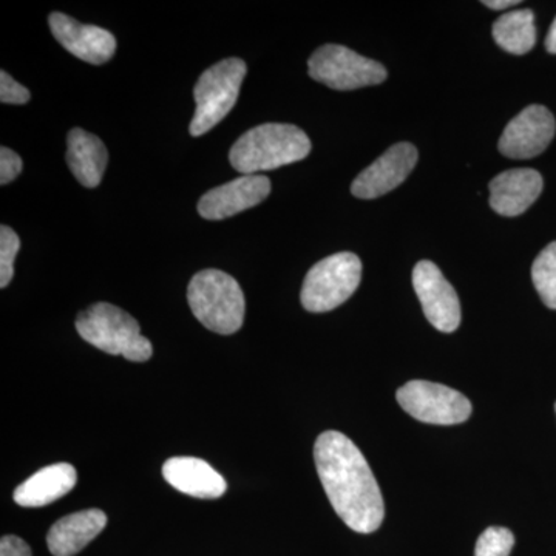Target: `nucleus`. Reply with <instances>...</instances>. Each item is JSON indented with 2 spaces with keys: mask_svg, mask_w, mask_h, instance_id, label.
<instances>
[{
  "mask_svg": "<svg viewBox=\"0 0 556 556\" xmlns=\"http://www.w3.org/2000/svg\"><path fill=\"white\" fill-rule=\"evenodd\" d=\"M318 478L339 518L357 533H372L386 517L382 493L357 445L339 431H325L314 445Z\"/></svg>",
  "mask_w": 556,
  "mask_h": 556,
  "instance_id": "f257e3e1",
  "label": "nucleus"
},
{
  "mask_svg": "<svg viewBox=\"0 0 556 556\" xmlns=\"http://www.w3.org/2000/svg\"><path fill=\"white\" fill-rule=\"evenodd\" d=\"M309 152L305 131L292 124L269 123L241 135L230 149L229 161L241 175H257L305 160Z\"/></svg>",
  "mask_w": 556,
  "mask_h": 556,
  "instance_id": "f03ea898",
  "label": "nucleus"
},
{
  "mask_svg": "<svg viewBox=\"0 0 556 556\" xmlns=\"http://www.w3.org/2000/svg\"><path fill=\"white\" fill-rule=\"evenodd\" d=\"M188 300L193 316L208 331L229 336L243 327L244 294L239 281L218 269H204L190 280Z\"/></svg>",
  "mask_w": 556,
  "mask_h": 556,
  "instance_id": "7ed1b4c3",
  "label": "nucleus"
},
{
  "mask_svg": "<svg viewBox=\"0 0 556 556\" xmlns=\"http://www.w3.org/2000/svg\"><path fill=\"white\" fill-rule=\"evenodd\" d=\"M76 331L90 345L130 362H148L153 346L126 311L110 303H94L76 318Z\"/></svg>",
  "mask_w": 556,
  "mask_h": 556,
  "instance_id": "20e7f679",
  "label": "nucleus"
},
{
  "mask_svg": "<svg viewBox=\"0 0 556 556\" xmlns=\"http://www.w3.org/2000/svg\"><path fill=\"white\" fill-rule=\"evenodd\" d=\"M247 72V62L229 58L212 65L200 76L193 89L197 109L190 123L192 137L207 134L229 115L239 100Z\"/></svg>",
  "mask_w": 556,
  "mask_h": 556,
  "instance_id": "39448f33",
  "label": "nucleus"
},
{
  "mask_svg": "<svg viewBox=\"0 0 556 556\" xmlns=\"http://www.w3.org/2000/svg\"><path fill=\"white\" fill-rule=\"evenodd\" d=\"M362 278V262L353 252H339L316 263L306 274L302 305L309 313H328L356 292Z\"/></svg>",
  "mask_w": 556,
  "mask_h": 556,
  "instance_id": "423d86ee",
  "label": "nucleus"
},
{
  "mask_svg": "<svg viewBox=\"0 0 556 556\" xmlns=\"http://www.w3.org/2000/svg\"><path fill=\"white\" fill-rule=\"evenodd\" d=\"M311 78L332 90L348 91L378 86L387 79V68L356 51L327 43L314 51L308 61Z\"/></svg>",
  "mask_w": 556,
  "mask_h": 556,
  "instance_id": "0eeeda50",
  "label": "nucleus"
},
{
  "mask_svg": "<svg viewBox=\"0 0 556 556\" xmlns=\"http://www.w3.org/2000/svg\"><path fill=\"white\" fill-rule=\"evenodd\" d=\"M399 405L420 422L456 426L471 415L470 401L459 391L427 380H412L399 388Z\"/></svg>",
  "mask_w": 556,
  "mask_h": 556,
  "instance_id": "6e6552de",
  "label": "nucleus"
},
{
  "mask_svg": "<svg viewBox=\"0 0 556 556\" xmlns=\"http://www.w3.org/2000/svg\"><path fill=\"white\" fill-rule=\"evenodd\" d=\"M413 287L427 320L442 332H453L460 325V303L455 288L433 262L417 263L413 269Z\"/></svg>",
  "mask_w": 556,
  "mask_h": 556,
  "instance_id": "1a4fd4ad",
  "label": "nucleus"
},
{
  "mask_svg": "<svg viewBox=\"0 0 556 556\" xmlns=\"http://www.w3.org/2000/svg\"><path fill=\"white\" fill-rule=\"evenodd\" d=\"M556 123L544 105H529L507 124L500 139V152L511 160H529L548 148Z\"/></svg>",
  "mask_w": 556,
  "mask_h": 556,
  "instance_id": "9d476101",
  "label": "nucleus"
},
{
  "mask_svg": "<svg viewBox=\"0 0 556 556\" xmlns=\"http://www.w3.org/2000/svg\"><path fill=\"white\" fill-rule=\"evenodd\" d=\"M416 163L415 146L399 142L354 179L351 192L362 200L379 199L401 186L415 169Z\"/></svg>",
  "mask_w": 556,
  "mask_h": 556,
  "instance_id": "9b49d317",
  "label": "nucleus"
},
{
  "mask_svg": "<svg viewBox=\"0 0 556 556\" xmlns=\"http://www.w3.org/2000/svg\"><path fill=\"white\" fill-rule=\"evenodd\" d=\"M49 24L54 39L80 61L101 65L115 54V36L104 28L80 24L64 13H51Z\"/></svg>",
  "mask_w": 556,
  "mask_h": 556,
  "instance_id": "f8f14e48",
  "label": "nucleus"
},
{
  "mask_svg": "<svg viewBox=\"0 0 556 556\" xmlns=\"http://www.w3.org/2000/svg\"><path fill=\"white\" fill-rule=\"evenodd\" d=\"M270 181L263 175H241L226 185L208 190L199 201L201 217L225 219L258 206L268 199Z\"/></svg>",
  "mask_w": 556,
  "mask_h": 556,
  "instance_id": "ddd939ff",
  "label": "nucleus"
},
{
  "mask_svg": "<svg viewBox=\"0 0 556 556\" xmlns=\"http://www.w3.org/2000/svg\"><path fill=\"white\" fill-rule=\"evenodd\" d=\"M543 188L544 181L540 172H503L490 182V206L503 217H518L540 199Z\"/></svg>",
  "mask_w": 556,
  "mask_h": 556,
  "instance_id": "4468645a",
  "label": "nucleus"
},
{
  "mask_svg": "<svg viewBox=\"0 0 556 556\" xmlns=\"http://www.w3.org/2000/svg\"><path fill=\"white\" fill-rule=\"evenodd\" d=\"M163 477L178 492L199 500H217L228 489L225 478L199 457H170L163 466Z\"/></svg>",
  "mask_w": 556,
  "mask_h": 556,
  "instance_id": "2eb2a0df",
  "label": "nucleus"
},
{
  "mask_svg": "<svg viewBox=\"0 0 556 556\" xmlns=\"http://www.w3.org/2000/svg\"><path fill=\"white\" fill-rule=\"evenodd\" d=\"M108 526V515L100 508L76 511L54 522L47 535L51 555L75 556L89 546Z\"/></svg>",
  "mask_w": 556,
  "mask_h": 556,
  "instance_id": "dca6fc26",
  "label": "nucleus"
},
{
  "mask_svg": "<svg viewBox=\"0 0 556 556\" xmlns=\"http://www.w3.org/2000/svg\"><path fill=\"white\" fill-rule=\"evenodd\" d=\"M78 482L76 468L67 463L51 464L14 490V503L22 507H43L68 495Z\"/></svg>",
  "mask_w": 556,
  "mask_h": 556,
  "instance_id": "f3484780",
  "label": "nucleus"
},
{
  "mask_svg": "<svg viewBox=\"0 0 556 556\" xmlns=\"http://www.w3.org/2000/svg\"><path fill=\"white\" fill-rule=\"evenodd\" d=\"M67 164L84 188H97L108 167L109 152L97 135L79 129L70 130L67 137Z\"/></svg>",
  "mask_w": 556,
  "mask_h": 556,
  "instance_id": "a211bd4d",
  "label": "nucleus"
},
{
  "mask_svg": "<svg viewBox=\"0 0 556 556\" xmlns=\"http://www.w3.org/2000/svg\"><path fill=\"white\" fill-rule=\"evenodd\" d=\"M493 39L507 53H529L536 42L535 14L526 9L504 14L493 24Z\"/></svg>",
  "mask_w": 556,
  "mask_h": 556,
  "instance_id": "6ab92c4d",
  "label": "nucleus"
},
{
  "mask_svg": "<svg viewBox=\"0 0 556 556\" xmlns=\"http://www.w3.org/2000/svg\"><path fill=\"white\" fill-rule=\"evenodd\" d=\"M532 280L544 305L556 309V241L541 251L533 262Z\"/></svg>",
  "mask_w": 556,
  "mask_h": 556,
  "instance_id": "aec40b11",
  "label": "nucleus"
},
{
  "mask_svg": "<svg viewBox=\"0 0 556 556\" xmlns=\"http://www.w3.org/2000/svg\"><path fill=\"white\" fill-rule=\"evenodd\" d=\"M515 546L514 533L504 527H489L478 538L475 556H508Z\"/></svg>",
  "mask_w": 556,
  "mask_h": 556,
  "instance_id": "412c9836",
  "label": "nucleus"
},
{
  "mask_svg": "<svg viewBox=\"0 0 556 556\" xmlns=\"http://www.w3.org/2000/svg\"><path fill=\"white\" fill-rule=\"evenodd\" d=\"M21 249L20 236L9 226L0 228V287L7 288L14 276V260Z\"/></svg>",
  "mask_w": 556,
  "mask_h": 556,
  "instance_id": "4be33fe9",
  "label": "nucleus"
},
{
  "mask_svg": "<svg viewBox=\"0 0 556 556\" xmlns=\"http://www.w3.org/2000/svg\"><path fill=\"white\" fill-rule=\"evenodd\" d=\"M30 98V90L25 89L24 86L11 78L5 70L0 72V101L2 104H27Z\"/></svg>",
  "mask_w": 556,
  "mask_h": 556,
  "instance_id": "5701e85b",
  "label": "nucleus"
},
{
  "mask_svg": "<svg viewBox=\"0 0 556 556\" xmlns=\"http://www.w3.org/2000/svg\"><path fill=\"white\" fill-rule=\"evenodd\" d=\"M22 172V160L13 150L3 146L0 149V185L5 186L20 177Z\"/></svg>",
  "mask_w": 556,
  "mask_h": 556,
  "instance_id": "b1692460",
  "label": "nucleus"
},
{
  "mask_svg": "<svg viewBox=\"0 0 556 556\" xmlns=\"http://www.w3.org/2000/svg\"><path fill=\"white\" fill-rule=\"evenodd\" d=\"M0 556H33L31 548L20 536L7 535L0 541Z\"/></svg>",
  "mask_w": 556,
  "mask_h": 556,
  "instance_id": "393cba45",
  "label": "nucleus"
},
{
  "mask_svg": "<svg viewBox=\"0 0 556 556\" xmlns=\"http://www.w3.org/2000/svg\"><path fill=\"white\" fill-rule=\"evenodd\" d=\"M482 3L492 10H506L508 7L518 5L519 0H485Z\"/></svg>",
  "mask_w": 556,
  "mask_h": 556,
  "instance_id": "a878e982",
  "label": "nucleus"
},
{
  "mask_svg": "<svg viewBox=\"0 0 556 556\" xmlns=\"http://www.w3.org/2000/svg\"><path fill=\"white\" fill-rule=\"evenodd\" d=\"M546 49L548 53L556 54V17L554 24H552L551 30H548Z\"/></svg>",
  "mask_w": 556,
  "mask_h": 556,
  "instance_id": "bb28decb",
  "label": "nucleus"
},
{
  "mask_svg": "<svg viewBox=\"0 0 556 556\" xmlns=\"http://www.w3.org/2000/svg\"><path fill=\"white\" fill-rule=\"evenodd\" d=\"M555 412H556V404H555Z\"/></svg>",
  "mask_w": 556,
  "mask_h": 556,
  "instance_id": "cd10ccee",
  "label": "nucleus"
}]
</instances>
